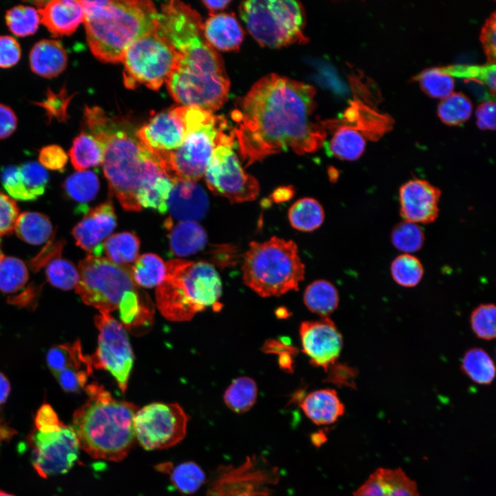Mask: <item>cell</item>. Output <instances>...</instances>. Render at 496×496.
I'll use <instances>...</instances> for the list:
<instances>
[{"label": "cell", "mask_w": 496, "mask_h": 496, "mask_svg": "<svg viewBox=\"0 0 496 496\" xmlns=\"http://www.w3.org/2000/svg\"><path fill=\"white\" fill-rule=\"evenodd\" d=\"M203 3L210 11L211 14H212L218 10L224 9L230 3V1H203Z\"/></svg>", "instance_id": "obj_61"}, {"label": "cell", "mask_w": 496, "mask_h": 496, "mask_svg": "<svg viewBox=\"0 0 496 496\" xmlns=\"http://www.w3.org/2000/svg\"><path fill=\"white\" fill-rule=\"evenodd\" d=\"M203 35L214 49L233 51L239 48L243 31L232 14H212L203 23Z\"/></svg>", "instance_id": "obj_24"}, {"label": "cell", "mask_w": 496, "mask_h": 496, "mask_svg": "<svg viewBox=\"0 0 496 496\" xmlns=\"http://www.w3.org/2000/svg\"><path fill=\"white\" fill-rule=\"evenodd\" d=\"M169 229L170 250L175 256L184 257L196 254L207 242L206 231L197 222H179Z\"/></svg>", "instance_id": "obj_29"}, {"label": "cell", "mask_w": 496, "mask_h": 496, "mask_svg": "<svg viewBox=\"0 0 496 496\" xmlns=\"http://www.w3.org/2000/svg\"><path fill=\"white\" fill-rule=\"evenodd\" d=\"M87 41L93 55L105 63L121 62L127 49L157 29L159 12L149 1H80Z\"/></svg>", "instance_id": "obj_5"}, {"label": "cell", "mask_w": 496, "mask_h": 496, "mask_svg": "<svg viewBox=\"0 0 496 496\" xmlns=\"http://www.w3.org/2000/svg\"><path fill=\"white\" fill-rule=\"evenodd\" d=\"M63 188L72 200L84 203L96 196L99 189V181L92 171H78L65 179Z\"/></svg>", "instance_id": "obj_40"}, {"label": "cell", "mask_w": 496, "mask_h": 496, "mask_svg": "<svg viewBox=\"0 0 496 496\" xmlns=\"http://www.w3.org/2000/svg\"><path fill=\"white\" fill-rule=\"evenodd\" d=\"M116 225L114 207L105 202L87 211L73 228L76 245L89 255L101 256L103 245Z\"/></svg>", "instance_id": "obj_19"}, {"label": "cell", "mask_w": 496, "mask_h": 496, "mask_svg": "<svg viewBox=\"0 0 496 496\" xmlns=\"http://www.w3.org/2000/svg\"><path fill=\"white\" fill-rule=\"evenodd\" d=\"M315 96L312 85L276 74L252 86L231 113L245 167L288 149L304 154L323 145L327 132L314 115Z\"/></svg>", "instance_id": "obj_1"}, {"label": "cell", "mask_w": 496, "mask_h": 496, "mask_svg": "<svg viewBox=\"0 0 496 496\" xmlns=\"http://www.w3.org/2000/svg\"><path fill=\"white\" fill-rule=\"evenodd\" d=\"M132 277L137 286L152 288L158 286L166 275V265L156 254L139 256L130 267Z\"/></svg>", "instance_id": "obj_35"}, {"label": "cell", "mask_w": 496, "mask_h": 496, "mask_svg": "<svg viewBox=\"0 0 496 496\" xmlns=\"http://www.w3.org/2000/svg\"><path fill=\"white\" fill-rule=\"evenodd\" d=\"M170 471L167 472L172 482L179 491L185 494L194 493L205 481L204 472L194 462L180 464Z\"/></svg>", "instance_id": "obj_46"}, {"label": "cell", "mask_w": 496, "mask_h": 496, "mask_svg": "<svg viewBox=\"0 0 496 496\" xmlns=\"http://www.w3.org/2000/svg\"><path fill=\"white\" fill-rule=\"evenodd\" d=\"M178 58V52L157 29L142 36L127 49L122 60L125 87L134 89L143 84L158 90L174 69Z\"/></svg>", "instance_id": "obj_11"}, {"label": "cell", "mask_w": 496, "mask_h": 496, "mask_svg": "<svg viewBox=\"0 0 496 496\" xmlns=\"http://www.w3.org/2000/svg\"><path fill=\"white\" fill-rule=\"evenodd\" d=\"M17 116L12 109L0 103V140L10 137L17 127Z\"/></svg>", "instance_id": "obj_58"}, {"label": "cell", "mask_w": 496, "mask_h": 496, "mask_svg": "<svg viewBox=\"0 0 496 496\" xmlns=\"http://www.w3.org/2000/svg\"><path fill=\"white\" fill-rule=\"evenodd\" d=\"M68 154L58 145H49L42 147L39 152V164L45 169L62 170L68 161Z\"/></svg>", "instance_id": "obj_52"}, {"label": "cell", "mask_w": 496, "mask_h": 496, "mask_svg": "<svg viewBox=\"0 0 496 496\" xmlns=\"http://www.w3.org/2000/svg\"><path fill=\"white\" fill-rule=\"evenodd\" d=\"M19 216L16 202L0 191V237L14 231Z\"/></svg>", "instance_id": "obj_51"}, {"label": "cell", "mask_w": 496, "mask_h": 496, "mask_svg": "<svg viewBox=\"0 0 496 496\" xmlns=\"http://www.w3.org/2000/svg\"><path fill=\"white\" fill-rule=\"evenodd\" d=\"M45 274L52 286L65 291L75 288L79 278L78 269L74 264L59 258L49 262L45 269Z\"/></svg>", "instance_id": "obj_47"}, {"label": "cell", "mask_w": 496, "mask_h": 496, "mask_svg": "<svg viewBox=\"0 0 496 496\" xmlns=\"http://www.w3.org/2000/svg\"><path fill=\"white\" fill-rule=\"evenodd\" d=\"M83 118L87 132L104 147L103 168L112 193L124 209H141L137 201L149 167L155 162L136 137L125 130L114 118L98 107H85Z\"/></svg>", "instance_id": "obj_4"}, {"label": "cell", "mask_w": 496, "mask_h": 496, "mask_svg": "<svg viewBox=\"0 0 496 496\" xmlns=\"http://www.w3.org/2000/svg\"><path fill=\"white\" fill-rule=\"evenodd\" d=\"M332 366L333 369L330 370V382L339 386H349L351 388L355 386V379L358 373L355 369L342 364H333Z\"/></svg>", "instance_id": "obj_57"}, {"label": "cell", "mask_w": 496, "mask_h": 496, "mask_svg": "<svg viewBox=\"0 0 496 496\" xmlns=\"http://www.w3.org/2000/svg\"><path fill=\"white\" fill-rule=\"evenodd\" d=\"M461 368L470 380L481 385L491 384L495 376L494 362L482 348L468 349L463 356Z\"/></svg>", "instance_id": "obj_36"}, {"label": "cell", "mask_w": 496, "mask_h": 496, "mask_svg": "<svg viewBox=\"0 0 496 496\" xmlns=\"http://www.w3.org/2000/svg\"><path fill=\"white\" fill-rule=\"evenodd\" d=\"M187 422V415L177 403L153 402L135 414V439L148 451L167 448L184 438Z\"/></svg>", "instance_id": "obj_13"}, {"label": "cell", "mask_w": 496, "mask_h": 496, "mask_svg": "<svg viewBox=\"0 0 496 496\" xmlns=\"http://www.w3.org/2000/svg\"><path fill=\"white\" fill-rule=\"evenodd\" d=\"M327 129H336L329 143L330 153L346 161H355L363 154L366 141L364 136L355 128L338 123L336 121H324Z\"/></svg>", "instance_id": "obj_28"}, {"label": "cell", "mask_w": 496, "mask_h": 496, "mask_svg": "<svg viewBox=\"0 0 496 496\" xmlns=\"http://www.w3.org/2000/svg\"><path fill=\"white\" fill-rule=\"evenodd\" d=\"M32 464L42 477L67 473L79 457L80 446L71 426L51 432L37 431L32 436Z\"/></svg>", "instance_id": "obj_15"}, {"label": "cell", "mask_w": 496, "mask_h": 496, "mask_svg": "<svg viewBox=\"0 0 496 496\" xmlns=\"http://www.w3.org/2000/svg\"><path fill=\"white\" fill-rule=\"evenodd\" d=\"M187 107L178 106L153 116L136 134L151 154L171 152L184 141L188 132Z\"/></svg>", "instance_id": "obj_16"}, {"label": "cell", "mask_w": 496, "mask_h": 496, "mask_svg": "<svg viewBox=\"0 0 496 496\" xmlns=\"http://www.w3.org/2000/svg\"><path fill=\"white\" fill-rule=\"evenodd\" d=\"M496 105L494 101L480 103L476 109L477 124L482 130L495 129Z\"/></svg>", "instance_id": "obj_56"}, {"label": "cell", "mask_w": 496, "mask_h": 496, "mask_svg": "<svg viewBox=\"0 0 496 496\" xmlns=\"http://www.w3.org/2000/svg\"><path fill=\"white\" fill-rule=\"evenodd\" d=\"M14 231L22 240L34 245L44 243L53 233L49 218L35 211H25L19 214Z\"/></svg>", "instance_id": "obj_33"}, {"label": "cell", "mask_w": 496, "mask_h": 496, "mask_svg": "<svg viewBox=\"0 0 496 496\" xmlns=\"http://www.w3.org/2000/svg\"><path fill=\"white\" fill-rule=\"evenodd\" d=\"M140 240L133 232H121L110 236L103 242L106 258L121 267H131L138 257Z\"/></svg>", "instance_id": "obj_32"}, {"label": "cell", "mask_w": 496, "mask_h": 496, "mask_svg": "<svg viewBox=\"0 0 496 496\" xmlns=\"http://www.w3.org/2000/svg\"><path fill=\"white\" fill-rule=\"evenodd\" d=\"M99 330L98 347L91 356L92 366L109 371L125 393L134 363V354L125 327L110 313L94 317Z\"/></svg>", "instance_id": "obj_14"}, {"label": "cell", "mask_w": 496, "mask_h": 496, "mask_svg": "<svg viewBox=\"0 0 496 496\" xmlns=\"http://www.w3.org/2000/svg\"><path fill=\"white\" fill-rule=\"evenodd\" d=\"M303 300L309 311L325 318L329 317L338 307L339 296L333 284L327 280H318L306 288Z\"/></svg>", "instance_id": "obj_34"}, {"label": "cell", "mask_w": 496, "mask_h": 496, "mask_svg": "<svg viewBox=\"0 0 496 496\" xmlns=\"http://www.w3.org/2000/svg\"><path fill=\"white\" fill-rule=\"evenodd\" d=\"M173 183L161 169L150 173L137 193L141 207L151 208L161 214L167 211V200Z\"/></svg>", "instance_id": "obj_30"}, {"label": "cell", "mask_w": 496, "mask_h": 496, "mask_svg": "<svg viewBox=\"0 0 496 496\" xmlns=\"http://www.w3.org/2000/svg\"><path fill=\"white\" fill-rule=\"evenodd\" d=\"M495 19V12H493L486 20L480 34V41L490 63H495L496 60Z\"/></svg>", "instance_id": "obj_54"}, {"label": "cell", "mask_w": 496, "mask_h": 496, "mask_svg": "<svg viewBox=\"0 0 496 496\" xmlns=\"http://www.w3.org/2000/svg\"><path fill=\"white\" fill-rule=\"evenodd\" d=\"M68 54L63 45L55 39H42L32 48L29 62L31 70L38 76L50 79L59 76L66 68Z\"/></svg>", "instance_id": "obj_26"}, {"label": "cell", "mask_w": 496, "mask_h": 496, "mask_svg": "<svg viewBox=\"0 0 496 496\" xmlns=\"http://www.w3.org/2000/svg\"><path fill=\"white\" fill-rule=\"evenodd\" d=\"M10 384L6 376L0 373V405L3 404L10 393Z\"/></svg>", "instance_id": "obj_60"}, {"label": "cell", "mask_w": 496, "mask_h": 496, "mask_svg": "<svg viewBox=\"0 0 496 496\" xmlns=\"http://www.w3.org/2000/svg\"><path fill=\"white\" fill-rule=\"evenodd\" d=\"M391 238L397 250L411 254L422 247L425 237L417 224L404 220L394 227Z\"/></svg>", "instance_id": "obj_45"}, {"label": "cell", "mask_w": 496, "mask_h": 496, "mask_svg": "<svg viewBox=\"0 0 496 496\" xmlns=\"http://www.w3.org/2000/svg\"><path fill=\"white\" fill-rule=\"evenodd\" d=\"M300 406L304 414L318 425L334 423L345 410L337 392L332 389L309 393L301 401Z\"/></svg>", "instance_id": "obj_27"}, {"label": "cell", "mask_w": 496, "mask_h": 496, "mask_svg": "<svg viewBox=\"0 0 496 496\" xmlns=\"http://www.w3.org/2000/svg\"><path fill=\"white\" fill-rule=\"evenodd\" d=\"M240 14L251 36L263 46L280 48L308 41L304 35V11L293 0L242 2Z\"/></svg>", "instance_id": "obj_9"}, {"label": "cell", "mask_w": 496, "mask_h": 496, "mask_svg": "<svg viewBox=\"0 0 496 496\" xmlns=\"http://www.w3.org/2000/svg\"><path fill=\"white\" fill-rule=\"evenodd\" d=\"M3 256V255L2 254L1 251V248H0V259L2 258Z\"/></svg>", "instance_id": "obj_63"}, {"label": "cell", "mask_w": 496, "mask_h": 496, "mask_svg": "<svg viewBox=\"0 0 496 496\" xmlns=\"http://www.w3.org/2000/svg\"><path fill=\"white\" fill-rule=\"evenodd\" d=\"M69 156L74 169L84 171L103 163L104 147L96 137L84 131L74 139Z\"/></svg>", "instance_id": "obj_31"}, {"label": "cell", "mask_w": 496, "mask_h": 496, "mask_svg": "<svg viewBox=\"0 0 496 496\" xmlns=\"http://www.w3.org/2000/svg\"><path fill=\"white\" fill-rule=\"evenodd\" d=\"M234 140L233 130L221 135L205 173L206 183L214 194L232 203L251 201L258 195L259 184L242 169L233 148Z\"/></svg>", "instance_id": "obj_12"}, {"label": "cell", "mask_w": 496, "mask_h": 496, "mask_svg": "<svg viewBox=\"0 0 496 496\" xmlns=\"http://www.w3.org/2000/svg\"><path fill=\"white\" fill-rule=\"evenodd\" d=\"M1 179L9 195L19 200H34L45 191L49 180L46 169L34 161L8 165L1 169Z\"/></svg>", "instance_id": "obj_21"}, {"label": "cell", "mask_w": 496, "mask_h": 496, "mask_svg": "<svg viewBox=\"0 0 496 496\" xmlns=\"http://www.w3.org/2000/svg\"><path fill=\"white\" fill-rule=\"evenodd\" d=\"M288 218L293 228L302 231H311L322 225L324 213L316 199L302 198L289 208Z\"/></svg>", "instance_id": "obj_37"}, {"label": "cell", "mask_w": 496, "mask_h": 496, "mask_svg": "<svg viewBox=\"0 0 496 496\" xmlns=\"http://www.w3.org/2000/svg\"><path fill=\"white\" fill-rule=\"evenodd\" d=\"M0 496H14L13 495L9 494L8 493L3 492L2 490H0Z\"/></svg>", "instance_id": "obj_62"}, {"label": "cell", "mask_w": 496, "mask_h": 496, "mask_svg": "<svg viewBox=\"0 0 496 496\" xmlns=\"http://www.w3.org/2000/svg\"><path fill=\"white\" fill-rule=\"evenodd\" d=\"M353 496H420L416 483L400 468H379Z\"/></svg>", "instance_id": "obj_23"}, {"label": "cell", "mask_w": 496, "mask_h": 496, "mask_svg": "<svg viewBox=\"0 0 496 496\" xmlns=\"http://www.w3.org/2000/svg\"><path fill=\"white\" fill-rule=\"evenodd\" d=\"M37 3L41 23L54 37L70 35L84 22L85 12L80 1L52 0Z\"/></svg>", "instance_id": "obj_22"}, {"label": "cell", "mask_w": 496, "mask_h": 496, "mask_svg": "<svg viewBox=\"0 0 496 496\" xmlns=\"http://www.w3.org/2000/svg\"><path fill=\"white\" fill-rule=\"evenodd\" d=\"M391 273L393 280L404 287H414L421 281L424 268L420 260L410 254L397 256L391 262Z\"/></svg>", "instance_id": "obj_42"}, {"label": "cell", "mask_w": 496, "mask_h": 496, "mask_svg": "<svg viewBox=\"0 0 496 496\" xmlns=\"http://www.w3.org/2000/svg\"><path fill=\"white\" fill-rule=\"evenodd\" d=\"M46 360L54 375L64 373L88 379L93 369L91 356L83 353L79 341L52 347Z\"/></svg>", "instance_id": "obj_25"}, {"label": "cell", "mask_w": 496, "mask_h": 496, "mask_svg": "<svg viewBox=\"0 0 496 496\" xmlns=\"http://www.w3.org/2000/svg\"><path fill=\"white\" fill-rule=\"evenodd\" d=\"M242 269L245 284L262 297L296 291L304 277L296 243L276 236L262 242H251Z\"/></svg>", "instance_id": "obj_7"}, {"label": "cell", "mask_w": 496, "mask_h": 496, "mask_svg": "<svg viewBox=\"0 0 496 496\" xmlns=\"http://www.w3.org/2000/svg\"><path fill=\"white\" fill-rule=\"evenodd\" d=\"M472 110V103L466 95L461 92H451L440 102L437 114L444 123L457 125L470 117Z\"/></svg>", "instance_id": "obj_41"}, {"label": "cell", "mask_w": 496, "mask_h": 496, "mask_svg": "<svg viewBox=\"0 0 496 496\" xmlns=\"http://www.w3.org/2000/svg\"><path fill=\"white\" fill-rule=\"evenodd\" d=\"M74 95H69L63 86L58 92H54L48 88L44 100L33 103L42 107L49 122L56 120L58 122H66L69 118L68 108Z\"/></svg>", "instance_id": "obj_50"}, {"label": "cell", "mask_w": 496, "mask_h": 496, "mask_svg": "<svg viewBox=\"0 0 496 496\" xmlns=\"http://www.w3.org/2000/svg\"><path fill=\"white\" fill-rule=\"evenodd\" d=\"M441 196L439 188L421 178H413L399 189L400 212L404 221L429 224L439 214Z\"/></svg>", "instance_id": "obj_18"}, {"label": "cell", "mask_w": 496, "mask_h": 496, "mask_svg": "<svg viewBox=\"0 0 496 496\" xmlns=\"http://www.w3.org/2000/svg\"><path fill=\"white\" fill-rule=\"evenodd\" d=\"M293 191L291 187H282L276 189L272 194V198L276 202H282L289 200L293 196Z\"/></svg>", "instance_id": "obj_59"}, {"label": "cell", "mask_w": 496, "mask_h": 496, "mask_svg": "<svg viewBox=\"0 0 496 496\" xmlns=\"http://www.w3.org/2000/svg\"><path fill=\"white\" fill-rule=\"evenodd\" d=\"M442 72L452 77L457 76L478 80L486 84L493 96L495 94V63L484 65H450L439 67Z\"/></svg>", "instance_id": "obj_49"}, {"label": "cell", "mask_w": 496, "mask_h": 496, "mask_svg": "<svg viewBox=\"0 0 496 496\" xmlns=\"http://www.w3.org/2000/svg\"><path fill=\"white\" fill-rule=\"evenodd\" d=\"M188 132L176 149L152 154L164 174L173 183L197 181L204 175L223 133L228 130L222 116L196 106L187 107Z\"/></svg>", "instance_id": "obj_8"}, {"label": "cell", "mask_w": 496, "mask_h": 496, "mask_svg": "<svg viewBox=\"0 0 496 496\" xmlns=\"http://www.w3.org/2000/svg\"><path fill=\"white\" fill-rule=\"evenodd\" d=\"M470 324L479 338L492 340L496 335V308L494 304H481L471 312Z\"/></svg>", "instance_id": "obj_48"}, {"label": "cell", "mask_w": 496, "mask_h": 496, "mask_svg": "<svg viewBox=\"0 0 496 496\" xmlns=\"http://www.w3.org/2000/svg\"><path fill=\"white\" fill-rule=\"evenodd\" d=\"M5 19L9 30L19 37L34 34L41 23L37 10L25 5L16 6L8 10Z\"/></svg>", "instance_id": "obj_39"}, {"label": "cell", "mask_w": 496, "mask_h": 496, "mask_svg": "<svg viewBox=\"0 0 496 496\" xmlns=\"http://www.w3.org/2000/svg\"><path fill=\"white\" fill-rule=\"evenodd\" d=\"M158 31L178 53L165 82L172 97L211 113L220 108L230 82L221 56L204 37L200 14L181 1H169L161 7Z\"/></svg>", "instance_id": "obj_2"}, {"label": "cell", "mask_w": 496, "mask_h": 496, "mask_svg": "<svg viewBox=\"0 0 496 496\" xmlns=\"http://www.w3.org/2000/svg\"><path fill=\"white\" fill-rule=\"evenodd\" d=\"M247 496H250V495H247Z\"/></svg>", "instance_id": "obj_64"}, {"label": "cell", "mask_w": 496, "mask_h": 496, "mask_svg": "<svg viewBox=\"0 0 496 496\" xmlns=\"http://www.w3.org/2000/svg\"><path fill=\"white\" fill-rule=\"evenodd\" d=\"M413 79L418 81L422 90L433 98L447 96L453 92L455 85L453 77L442 72L439 68L426 69Z\"/></svg>", "instance_id": "obj_44"}, {"label": "cell", "mask_w": 496, "mask_h": 496, "mask_svg": "<svg viewBox=\"0 0 496 496\" xmlns=\"http://www.w3.org/2000/svg\"><path fill=\"white\" fill-rule=\"evenodd\" d=\"M35 424L37 431L41 432L54 431L63 425L49 404H43L40 407L35 417Z\"/></svg>", "instance_id": "obj_55"}, {"label": "cell", "mask_w": 496, "mask_h": 496, "mask_svg": "<svg viewBox=\"0 0 496 496\" xmlns=\"http://www.w3.org/2000/svg\"><path fill=\"white\" fill-rule=\"evenodd\" d=\"M21 49L19 42L8 35L0 36V68H9L20 60Z\"/></svg>", "instance_id": "obj_53"}, {"label": "cell", "mask_w": 496, "mask_h": 496, "mask_svg": "<svg viewBox=\"0 0 496 496\" xmlns=\"http://www.w3.org/2000/svg\"><path fill=\"white\" fill-rule=\"evenodd\" d=\"M258 395L255 381L249 377H240L232 381L224 393L226 405L234 412L242 413L256 403Z\"/></svg>", "instance_id": "obj_38"}, {"label": "cell", "mask_w": 496, "mask_h": 496, "mask_svg": "<svg viewBox=\"0 0 496 496\" xmlns=\"http://www.w3.org/2000/svg\"><path fill=\"white\" fill-rule=\"evenodd\" d=\"M130 267L116 265L105 257L88 255L79 263L76 291L86 304L110 313L138 291Z\"/></svg>", "instance_id": "obj_10"}, {"label": "cell", "mask_w": 496, "mask_h": 496, "mask_svg": "<svg viewBox=\"0 0 496 496\" xmlns=\"http://www.w3.org/2000/svg\"><path fill=\"white\" fill-rule=\"evenodd\" d=\"M208 196L196 182L177 180L173 182L167 200L169 217L165 223L167 228L173 225V220L179 222L202 219L209 209Z\"/></svg>", "instance_id": "obj_20"}, {"label": "cell", "mask_w": 496, "mask_h": 496, "mask_svg": "<svg viewBox=\"0 0 496 496\" xmlns=\"http://www.w3.org/2000/svg\"><path fill=\"white\" fill-rule=\"evenodd\" d=\"M28 280V269L21 260L12 256H2L0 259L1 291L8 293L17 292Z\"/></svg>", "instance_id": "obj_43"}, {"label": "cell", "mask_w": 496, "mask_h": 496, "mask_svg": "<svg viewBox=\"0 0 496 496\" xmlns=\"http://www.w3.org/2000/svg\"><path fill=\"white\" fill-rule=\"evenodd\" d=\"M85 391L89 398L74 413L71 426L80 448L95 459L122 460L136 440L134 418L138 409L115 399L96 382Z\"/></svg>", "instance_id": "obj_3"}, {"label": "cell", "mask_w": 496, "mask_h": 496, "mask_svg": "<svg viewBox=\"0 0 496 496\" xmlns=\"http://www.w3.org/2000/svg\"><path fill=\"white\" fill-rule=\"evenodd\" d=\"M166 275L156 287V306L167 320L183 322L218 302L222 292L220 278L205 261L174 259L166 263Z\"/></svg>", "instance_id": "obj_6"}, {"label": "cell", "mask_w": 496, "mask_h": 496, "mask_svg": "<svg viewBox=\"0 0 496 496\" xmlns=\"http://www.w3.org/2000/svg\"><path fill=\"white\" fill-rule=\"evenodd\" d=\"M299 333L303 352L312 364L326 371L333 365L342 348V337L329 317L304 321Z\"/></svg>", "instance_id": "obj_17"}]
</instances>
